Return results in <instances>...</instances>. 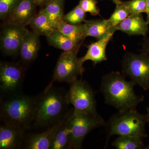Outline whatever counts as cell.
Instances as JSON below:
<instances>
[{"label": "cell", "instance_id": "obj_1", "mask_svg": "<svg viewBox=\"0 0 149 149\" xmlns=\"http://www.w3.org/2000/svg\"><path fill=\"white\" fill-rule=\"evenodd\" d=\"M123 73L112 71L102 77L101 91L105 102L122 112L136 108L143 101L144 97L136 94L135 84L126 80Z\"/></svg>", "mask_w": 149, "mask_h": 149}, {"label": "cell", "instance_id": "obj_2", "mask_svg": "<svg viewBox=\"0 0 149 149\" xmlns=\"http://www.w3.org/2000/svg\"><path fill=\"white\" fill-rule=\"evenodd\" d=\"M34 124L39 127H49L62 120L68 113L67 92L52 86L46 88L37 98Z\"/></svg>", "mask_w": 149, "mask_h": 149}, {"label": "cell", "instance_id": "obj_3", "mask_svg": "<svg viewBox=\"0 0 149 149\" xmlns=\"http://www.w3.org/2000/svg\"><path fill=\"white\" fill-rule=\"evenodd\" d=\"M8 96L1 101V121L25 130L29 129L35 120L37 98L19 93Z\"/></svg>", "mask_w": 149, "mask_h": 149}, {"label": "cell", "instance_id": "obj_4", "mask_svg": "<svg viewBox=\"0 0 149 149\" xmlns=\"http://www.w3.org/2000/svg\"><path fill=\"white\" fill-rule=\"evenodd\" d=\"M147 122L146 115L141 114L136 108L118 111L105 123L107 142L114 135L135 136L142 139L146 138L145 125Z\"/></svg>", "mask_w": 149, "mask_h": 149}, {"label": "cell", "instance_id": "obj_5", "mask_svg": "<svg viewBox=\"0 0 149 149\" xmlns=\"http://www.w3.org/2000/svg\"><path fill=\"white\" fill-rule=\"evenodd\" d=\"M70 130L72 148H82L85 137L94 129L104 125L101 116H96L85 113L75 111L72 109L67 119Z\"/></svg>", "mask_w": 149, "mask_h": 149}, {"label": "cell", "instance_id": "obj_6", "mask_svg": "<svg viewBox=\"0 0 149 149\" xmlns=\"http://www.w3.org/2000/svg\"><path fill=\"white\" fill-rule=\"evenodd\" d=\"M123 74L144 90L149 89V55L145 53L125 54L121 62Z\"/></svg>", "mask_w": 149, "mask_h": 149}, {"label": "cell", "instance_id": "obj_7", "mask_svg": "<svg viewBox=\"0 0 149 149\" xmlns=\"http://www.w3.org/2000/svg\"><path fill=\"white\" fill-rule=\"evenodd\" d=\"M67 99L75 111L100 116L97 112L95 92L87 82L77 79L70 83Z\"/></svg>", "mask_w": 149, "mask_h": 149}, {"label": "cell", "instance_id": "obj_8", "mask_svg": "<svg viewBox=\"0 0 149 149\" xmlns=\"http://www.w3.org/2000/svg\"><path fill=\"white\" fill-rule=\"evenodd\" d=\"M76 52L62 53L54 70L52 80L46 88H50L56 82L71 83L77 80L85 71L80 64Z\"/></svg>", "mask_w": 149, "mask_h": 149}, {"label": "cell", "instance_id": "obj_9", "mask_svg": "<svg viewBox=\"0 0 149 149\" xmlns=\"http://www.w3.org/2000/svg\"><path fill=\"white\" fill-rule=\"evenodd\" d=\"M22 66L14 63L2 62L0 64V88L8 95L19 93L24 77Z\"/></svg>", "mask_w": 149, "mask_h": 149}, {"label": "cell", "instance_id": "obj_10", "mask_svg": "<svg viewBox=\"0 0 149 149\" xmlns=\"http://www.w3.org/2000/svg\"><path fill=\"white\" fill-rule=\"evenodd\" d=\"M27 31L25 26L4 23L0 36L1 49L3 52L9 56L18 54L22 42Z\"/></svg>", "mask_w": 149, "mask_h": 149}, {"label": "cell", "instance_id": "obj_11", "mask_svg": "<svg viewBox=\"0 0 149 149\" xmlns=\"http://www.w3.org/2000/svg\"><path fill=\"white\" fill-rule=\"evenodd\" d=\"M116 32L113 27L105 36L102 39L97 40L95 42L91 43L88 46V50L86 54L79 58L80 64L87 61L93 62L94 65L107 60L106 48L110 41L112 38L113 34Z\"/></svg>", "mask_w": 149, "mask_h": 149}, {"label": "cell", "instance_id": "obj_12", "mask_svg": "<svg viewBox=\"0 0 149 149\" xmlns=\"http://www.w3.org/2000/svg\"><path fill=\"white\" fill-rule=\"evenodd\" d=\"M36 6L33 0H20L4 22L26 27L36 15Z\"/></svg>", "mask_w": 149, "mask_h": 149}, {"label": "cell", "instance_id": "obj_13", "mask_svg": "<svg viewBox=\"0 0 149 149\" xmlns=\"http://www.w3.org/2000/svg\"><path fill=\"white\" fill-rule=\"evenodd\" d=\"M40 36L32 30H28L24 35L19 53L22 62L24 64H30L37 58L40 47Z\"/></svg>", "mask_w": 149, "mask_h": 149}, {"label": "cell", "instance_id": "obj_14", "mask_svg": "<svg viewBox=\"0 0 149 149\" xmlns=\"http://www.w3.org/2000/svg\"><path fill=\"white\" fill-rule=\"evenodd\" d=\"M148 24L142 14L130 15L122 22L113 27L116 31H120L129 36H147Z\"/></svg>", "mask_w": 149, "mask_h": 149}, {"label": "cell", "instance_id": "obj_15", "mask_svg": "<svg viewBox=\"0 0 149 149\" xmlns=\"http://www.w3.org/2000/svg\"><path fill=\"white\" fill-rule=\"evenodd\" d=\"M25 130L3 123L0 127V149H15L20 147Z\"/></svg>", "mask_w": 149, "mask_h": 149}, {"label": "cell", "instance_id": "obj_16", "mask_svg": "<svg viewBox=\"0 0 149 149\" xmlns=\"http://www.w3.org/2000/svg\"><path fill=\"white\" fill-rule=\"evenodd\" d=\"M62 120L48 127L45 131L38 134H34L30 136L27 140L25 148L50 149L51 144L54 136L58 128L59 127Z\"/></svg>", "mask_w": 149, "mask_h": 149}, {"label": "cell", "instance_id": "obj_17", "mask_svg": "<svg viewBox=\"0 0 149 149\" xmlns=\"http://www.w3.org/2000/svg\"><path fill=\"white\" fill-rule=\"evenodd\" d=\"M72 110L68 112L62 120L54 136L50 149H72L70 130L67 123L68 118Z\"/></svg>", "mask_w": 149, "mask_h": 149}, {"label": "cell", "instance_id": "obj_18", "mask_svg": "<svg viewBox=\"0 0 149 149\" xmlns=\"http://www.w3.org/2000/svg\"><path fill=\"white\" fill-rule=\"evenodd\" d=\"M55 27L56 29L80 45H82L86 37L84 22L82 24L74 25L67 23L61 18L56 23Z\"/></svg>", "mask_w": 149, "mask_h": 149}, {"label": "cell", "instance_id": "obj_19", "mask_svg": "<svg viewBox=\"0 0 149 149\" xmlns=\"http://www.w3.org/2000/svg\"><path fill=\"white\" fill-rule=\"evenodd\" d=\"M49 45L65 52H78L81 45H78L55 29L47 37Z\"/></svg>", "mask_w": 149, "mask_h": 149}, {"label": "cell", "instance_id": "obj_20", "mask_svg": "<svg viewBox=\"0 0 149 149\" xmlns=\"http://www.w3.org/2000/svg\"><path fill=\"white\" fill-rule=\"evenodd\" d=\"M84 23L86 37H94L97 40L105 36L112 28L108 19L85 20Z\"/></svg>", "mask_w": 149, "mask_h": 149}, {"label": "cell", "instance_id": "obj_21", "mask_svg": "<svg viewBox=\"0 0 149 149\" xmlns=\"http://www.w3.org/2000/svg\"><path fill=\"white\" fill-rule=\"evenodd\" d=\"M29 25L32 30L46 37L56 29L43 9L35 15Z\"/></svg>", "mask_w": 149, "mask_h": 149}, {"label": "cell", "instance_id": "obj_22", "mask_svg": "<svg viewBox=\"0 0 149 149\" xmlns=\"http://www.w3.org/2000/svg\"><path fill=\"white\" fill-rule=\"evenodd\" d=\"M64 0H49L42 8L54 27L64 15Z\"/></svg>", "mask_w": 149, "mask_h": 149}, {"label": "cell", "instance_id": "obj_23", "mask_svg": "<svg viewBox=\"0 0 149 149\" xmlns=\"http://www.w3.org/2000/svg\"><path fill=\"white\" fill-rule=\"evenodd\" d=\"M143 140L135 136H119L112 145L117 149H143L144 145Z\"/></svg>", "mask_w": 149, "mask_h": 149}, {"label": "cell", "instance_id": "obj_24", "mask_svg": "<svg viewBox=\"0 0 149 149\" xmlns=\"http://www.w3.org/2000/svg\"><path fill=\"white\" fill-rule=\"evenodd\" d=\"M130 15V12L121 3L116 6L114 11L108 19L111 27H114Z\"/></svg>", "mask_w": 149, "mask_h": 149}, {"label": "cell", "instance_id": "obj_25", "mask_svg": "<svg viewBox=\"0 0 149 149\" xmlns=\"http://www.w3.org/2000/svg\"><path fill=\"white\" fill-rule=\"evenodd\" d=\"M86 13L77 5L72 10L63 17V19L69 24H79L85 22Z\"/></svg>", "mask_w": 149, "mask_h": 149}, {"label": "cell", "instance_id": "obj_26", "mask_svg": "<svg viewBox=\"0 0 149 149\" xmlns=\"http://www.w3.org/2000/svg\"><path fill=\"white\" fill-rule=\"evenodd\" d=\"M122 3L128 9L130 15L146 13L147 0H130Z\"/></svg>", "mask_w": 149, "mask_h": 149}, {"label": "cell", "instance_id": "obj_27", "mask_svg": "<svg viewBox=\"0 0 149 149\" xmlns=\"http://www.w3.org/2000/svg\"><path fill=\"white\" fill-rule=\"evenodd\" d=\"M20 0H0V18L4 21Z\"/></svg>", "mask_w": 149, "mask_h": 149}, {"label": "cell", "instance_id": "obj_28", "mask_svg": "<svg viewBox=\"0 0 149 149\" xmlns=\"http://www.w3.org/2000/svg\"><path fill=\"white\" fill-rule=\"evenodd\" d=\"M97 0H80L78 5L85 13H89L91 15L96 16L100 14V10L97 6Z\"/></svg>", "mask_w": 149, "mask_h": 149}, {"label": "cell", "instance_id": "obj_29", "mask_svg": "<svg viewBox=\"0 0 149 149\" xmlns=\"http://www.w3.org/2000/svg\"><path fill=\"white\" fill-rule=\"evenodd\" d=\"M142 49L141 52L145 53L149 55V37H144L142 44Z\"/></svg>", "mask_w": 149, "mask_h": 149}, {"label": "cell", "instance_id": "obj_30", "mask_svg": "<svg viewBox=\"0 0 149 149\" xmlns=\"http://www.w3.org/2000/svg\"><path fill=\"white\" fill-rule=\"evenodd\" d=\"M37 6L44 7L49 0H33Z\"/></svg>", "mask_w": 149, "mask_h": 149}, {"label": "cell", "instance_id": "obj_31", "mask_svg": "<svg viewBox=\"0 0 149 149\" xmlns=\"http://www.w3.org/2000/svg\"><path fill=\"white\" fill-rule=\"evenodd\" d=\"M147 22L149 24V0H147Z\"/></svg>", "mask_w": 149, "mask_h": 149}, {"label": "cell", "instance_id": "obj_32", "mask_svg": "<svg viewBox=\"0 0 149 149\" xmlns=\"http://www.w3.org/2000/svg\"><path fill=\"white\" fill-rule=\"evenodd\" d=\"M113 2L114 4H115L116 5H117L120 4L122 3V1L120 0H110Z\"/></svg>", "mask_w": 149, "mask_h": 149}, {"label": "cell", "instance_id": "obj_33", "mask_svg": "<svg viewBox=\"0 0 149 149\" xmlns=\"http://www.w3.org/2000/svg\"><path fill=\"white\" fill-rule=\"evenodd\" d=\"M147 114H146L147 122L149 123V107L147 108Z\"/></svg>", "mask_w": 149, "mask_h": 149}, {"label": "cell", "instance_id": "obj_34", "mask_svg": "<svg viewBox=\"0 0 149 149\" xmlns=\"http://www.w3.org/2000/svg\"><path fill=\"white\" fill-rule=\"evenodd\" d=\"M144 149H149V144L146 147V148H144Z\"/></svg>", "mask_w": 149, "mask_h": 149}]
</instances>
